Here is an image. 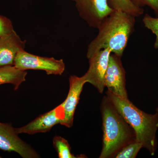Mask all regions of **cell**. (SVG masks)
I'll return each instance as SVG.
<instances>
[{"instance_id": "obj_1", "label": "cell", "mask_w": 158, "mask_h": 158, "mask_svg": "<svg viewBox=\"0 0 158 158\" xmlns=\"http://www.w3.org/2000/svg\"><path fill=\"white\" fill-rule=\"evenodd\" d=\"M135 18L123 11L114 10L98 28V34L88 46L87 58L105 48L118 56H122L135 30Z\"/></svg>"}, {"instance_id": "obj_2", "label": "cell", "mask_w": 158, "mask_h": 158, "mask_svg": "<svg viewBox=\"0 0 158 158\" xmlns=\"http://www.w3.org/2000/svg\"><path fill=\"white\" fill-rule=\"evenodd\" d=\"M108 100L135 131V141L148 150L152 156L156 147V133L158 113L148 114L136 107L127 98H122L109 91Z\"/></svg>"}, {"instance_id": "obj_3", "label": "cell", "mask_w": 158, "mask_h": 158, "mask_svg": "<svg viewBox=\"0 0 158 158\" xmlns=\"http://www.w3.org/2000/svg\"><path fill=\"white\" fill-rule=\"evenodd\" d=\"M103 147L99 158L111 156L126 144L130 138L127 123L109 100H105L102 108Z\"/></svg>"}, {"instance_id": "obj_4", "label": "cell", "mask_w": 158, "mask_h": 158, "mask_svg": "<svg viewBox=\"0 0 158 158\" xmlns=\"http://www.w3.org/2000/svg\"><path fill=\"white\" fill-rule=\"evenodd\" d=\"M14 66L21 70L28 69L45 71L47 74L62 75L65 69L62 59L41 57L30 53L24 50L19 51L15 59Z\"/></svg>"}, {"instance_id": "obj_5", "label": "cell", "mask_w": 158, "mask_h": 158, "mask_svg": "<svg viewBox=\"0 0 158 158\" xmlns=\"http://www.w3.org/2000/svg\"><path fill=\"white\" fill-rule=\"evenodd\" d=\"M75 3L79 15L89 27L97 29L114 10L107 0H72Z\"/></svg>"}, {"instance_id": "obj_6", "label": "cell", "mask_w": 158, "mask_h": 158, "mask_svg": "<svg viewBox=\"0 0 158 158\" xmlns=\"http://www.w3.org/2000/svg\"><path fill=\"white\" fill-rule=\"evenodd\" d=\"M18 135L11 125L0 123V149L14 152L23 158L40 157L38 153Z\"/></svg>"}, {"instance_id": "obj_7", "label": "cell", "mask_w": 158, "mask_h": 158, "mask_svg": "<svg viewBox=\"0 0 158 158\" xmlns=\"http://www.w3.org/2000/svg\"><path fill=\"white\" fill-rule=\"evenodd\" d=\"M111 53L109 49H103L88 58L89 69L83 76L86 83L93 85L100 93H102L105 87V74Z\"/></svg>"}, {"instance_id": "obj_8", "label": "cell", "mask_w": 158, "mask_h": 158, "mask_svg": "<svg viewBox=\"0 0 158 158\" xmlns=\"http://www.w3.org/2000/svg\"><path fill=\"white\" fill-rule=\"evenodd\" d=\"M121 57L111 53L107 69L105 74V87L109 91L122 98H127L125 88V72L123 66Z\"/></svg>"}, {"instance_id": "obj_9", "label": "cell", "mask_w": 158, "mask_h": 158, "mask_svg": "<svg viewBox=\"0 0 158 158\" xmlns=\"http://www.w3.org/2000/svg\"><path fill=\"white\" fill-rule=\"evenodd\" d=\"M65 116L62 104L49 112L40 115L34 120L21 127L15 128L18 134L32 135L48 132L54 126L62 124Z\"/></svg>"}, {"instance_id": "obj_10", "label": "cell", "mask_w": 158, "mask_h": 158, "mask_svg": "<svg viewBox=\"0 0 158 158\" xmlns=\"http://www.w3.org/2000/svg\"><path fill=\"white\" fill-rule=\"evenodd\" d=\"M85 83L86 81L83 76L78 77L72 75L69 77V88L68 95L62 103L65 116L62 125L68 128L72 126L75 111Z\"/></svg>"}, {"instance_id": "obj_11", "label": "cell", "mask_w": 158, "mask_h": 158, "mask_svg": "<svg viewBox=\"0 0 158 158\" xmlns=\"http://www.w3.org/2000/svg\"><path fill=\"white\" fill-rule=\"evenodd\" d=\"M26 43L15 31L0 37V67L14 65L16 55L24 50Z\"/></svg>"}, {"instance_id": "obj_12", "label": "cell", "mask_w": 158, "mask_h": 158, "mask_svg": "<svg viewBox=\"0 0 158 158\" xmlns=\"http://www.w3.org/2000/svg\"><path fill=\"white\" fill-rule=\"evenodd\" d=\"M27 74L26 71L18 69L14 65L0 67V85L12 84L15 90H17L25 81Z\"/></svg>"}, {"instance_id": "obj_13", "label": "cell", "mask_w": 158, "mask_h": 158, "mask_svg": "<svg viewBox=\"0 0 158 158\" xmlns=\"http://www.w3.org/2000/svg\"><path fill=\"white\" fill-rule=\"evenodd\" d=\"M108 5L113 10L120 11L137 17L144 13L142 8L138 7L131 0H107Z\"/></svg>"}, {"instance_id": "obj_14", "label": "cell", "mask_w": 158, "mask_h": 158, "mask_svg": "<svg viewBox=\"0 0 158 158\" xmlns=\"http://www.w3.org/2000/svg\"><path fill=\"white\" fill-rule=\"evenodd\" d=\"M53 144L59 158H76L71 152L69 144L65 138L60 136H55L53 139Z\"/></svg>"}, {"instance_id": "obj_15", "label": "cell", "mask_w": 158, "mask_h": 158, "mask_svg": "<svg viewBox=\"0 0 158 158\" xmlns=\"http://www.w3.org/2000/svg\"><path fill=\"white\" fill-rule=\"evenodd\" d=\"M143 145L140 142L135 141L131 143L123 148L122 150L117 154L116 158H135Z\"/></svg>"}, {"instance_id": "obj_16", "label": "cell", "mask_w": 158, "mask_h": 158, "mask_svg": "<svg viewBox=\"0 0 158 158\" xmlns=\"http://www.w3.org/2000/svg\"><path fill=\"white\" fill-rule=\"evenodd\" d=\"M144 27L150 30L156 36L154 43V48H158V17H153L148 14H146L142 20Z\"/></svg>"}, {"instance_id": "obj_17", "label": "cell", "mask_w": 158, "mask_h": 158, "mask_svg": "<svg viewBox=\"0 0 158 158\" xmlns=\"http://www.w3.org/2000/svg\"><path fill=\"white\" fill-rule=\"evenodd\" d=\"M14 31L11 20L0 15V37L10 34Z\"/></svg>"}, {"instance_id": "obj_18", "label": "cell", "mask_w": 158, "mask_h": 158, "mask_svg": "<svg viewBox=\"0 0 158 158\" xmlns=\"http://www.w3.org/2000/svg\"><path fill=\"white\" fill-rule=\"evenodd\" d=\"M132 2L138 7L142 8L148 6L152 9L158 17V0H131Z\"/></svg>"}, {"instance_id": "obj_19", "label": "cell", "mask_w": 158, "mask_h": 158, "mask_svg": "<svg viewBox=\"0 0 158 158\" xmlns=\"http://www.w3.org/2000/svg\"><path fill=\"white\" fill-rule=\"evenodd\" d=\"M156 111L157 112H158V107L157 108V109Z\"/></svg>"}, {"instance_id": "obj_20", "label": "cell", "mask_w": 158, "mask_h": 158, "mask_svg": "<svg viewBox=\"0 0 158 158\" xmlns=\"http://www.w3.org/2000/svg\"><path fill=\"white\" fill-rule=\"evenodd\" d=\"M0 158H1V156H0Z\"/></svg>"}]
</instances>
